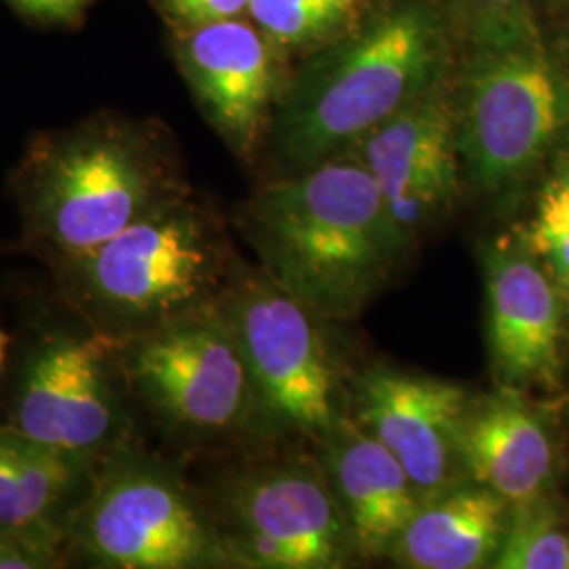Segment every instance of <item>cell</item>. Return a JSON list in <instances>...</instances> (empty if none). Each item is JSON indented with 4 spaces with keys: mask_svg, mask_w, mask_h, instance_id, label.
Listing matches in <instances>:
<instances>
[{
    "mask_svg": "<svg viewBox=\"0 0 569 569\" xmlns=\"http://www.w3.org/2000/svg\"><path fill=\"white\" fill-rule=\"evenodd\" d=\"M264 274L317 319H348L406 258V234L363 161L336 157L270 183L249 207Z\"/></svg>",
    "mask_w": 569,
    "mask_h": 569,
    "instance_id": "obj_1",
    "label": "cell"
},
{
    "mask_svg": "<svg viewBox=\"0 0 569 569\" xmlns=\"http://www.w3.org/2000/svg\"><path fill=\"white\" fill-rule=\"evenodd\" d=\"M451 103L472 186L512 194L569 146V56L547 39L531 7L475 13Z\"/></svg>",
    "mask_w": 569,
    "mask_h": 569,
    "instance_id": "obj_2",
    "label": "cell"
},
{
    "mask_svg": "<svg viewBox=\"0 0 569 569\" xmlns=\"http://www.w3.org/2000/svg\"><path fill=\"white\" fill-rule=\"evenodd\" d=\"M448 21L430 0H399L310 61L279 112V146L312 167L355 146L443 81Z\"/></svg>",
    "mask_w": 569,
    "mask_h": 569,
    "instance_id": "obj_3",
    "label": "cell"
},
{
    "mask_svg": "<svg viewBox=\"0 0 569 569\" xmlns=\"http://www.w3.org/2000/svg\"><path fill=\"white\" fill-rule=\"evenodd\" d=\"M182 194L146 127L98 117L32 143L18 176L21 239L56 268Z\"/></svg>",
    "mask_w": 569,
    "mask_h": 569,
    "instance_id": "obj_4",
    "label": "cell"
},
{
    "mask_svg": "<svg viewBox=\"0 0 569 569\" xmlns=\"http://www.w3.org/2000/svg\"><path fill=\"white\" fill-rule=\"evenodd\" d=\"M53 272L82 326L117 342L220 305L237 279L220 226L183 194Z\"/></svg>",
    "mask_w": 569,
    "mask_h": 569,
    "instance_id": "obj_5",
    "label": "cell"
},
{
    "mask_svg": "<svg viewBox=\"0 0 569 569\" xmlns=\"http://www.w3.org/2000/svg\"><path fill=\"white\" fill-rule=\"evenodd\" d=\"M68 555L102 569L232 568L216 517L138 441L98 467Z\"/></svg>",
    "mask_w": 569,
    "mask_h": 569,
    "instance_id": "obj_6",
    "label": "cell"
},
{
    "mask_svg": "<svg viewBox=\"0 0 569 569\" xmlns=\"http://www.w3.org/2000/svg\"><path fill=\"white\" fill-rule=\"evenodd\" d=\"M122 342L84 329H47L26 346L9 392L7 422L26 437L102 465L136 441Z\"/></svg>",
    "mask_w": 569,
    "mask_h": 569,
    "instance_id": "obj_7",
    "label": "cell"
},
{
    "mask_svg": "<svg viewBox=\"0 0 569 569\" xmlns=\"http://www.w3.org/2000/svg\"><path fill=\"white\" fill-rule=\"evenodd\" d=\"M122 361L136 406L178 435L258 427L249 367L222 302L122 342Z\"/></svg>",
    "mask_w": 569,
    "mask_h": 569,
    "instance_id": "obj_8",
    "label": "cell"
},
{
    "mask_svg": "<svg viewBox=\"0 0 569 569\" xmlns=\"http://www.w3.org/2000/svg\"><path fill=\"white\" fill-rule=\"evenodd\" d=\"M222 308L249 367L258 427L326 437L340 416L317 317L266 274L234 279Z\"/></svg>",
    "mask_w": 569,
    "mask_h": 569,
    "instance_id": "obj_9",
    "label": "cell"
},
{
    "mask_svg": "<svg viewBox=\"0 0 569 569\" xmlns=\"http://www.w3.org/2000/svg\"><path fill=\"white\" fill-rule=\"evenodd\" d=\"M216 521L232 568L340 569L357 555L327 475L308 465L237 475Z\"/></svg>",
    "mask_w": 569,
    "mask_h": 569,
    "instance_id": "obj_10",
    "label": "cell"
},
{
    "mask_svg": "<svg viewBox=\"0 0 569 569\" xmlns=\"http://www.w3.org/2000/svg\"><path fill=\"white\" fill-rule=\"evenodd\" d=\"M489 363L500 387L555 388L569 342V291L517 234L481 251Z\"/></svg>",
    "mask_w": 569,
    "mask_h": 569,
    "instance_id": "obj_11",
    "label": "cell"
},
{
    "mask_svg": "<svg viewBox=\"0 0 569 569\" xmlns=\"http://www.w3.org/2000/svg\"><path fill=\"white\" fill-rule=\"evenodd\" d=\"M357 422L406 468L427 498L467 481L458 439L467 388L390 367H371L357 382Z\"/></svg>",
    "mask_w": 569,
    "mask_h": 569,
    "instance_id": "obj_12",
    "label": "cell"
},
{
    "mask_svg": "<svg viewBox=\"0 0 569 569\" xmlns=\"http://www.w3.org/2000/svg\"><path fill=\"white\" fill-rule=\"evenodd\" d=\"M274 42L243 18L180 32V63L204 114L239 154L264 136L279 96L281 68Z\"/></svg>",
    "mask_w": 569,
    "mask_h": 569,
    "instance_id": "obj_13",
    "label": "cell"
},
{
    "mask_svg": "<svg viewBox=\"0 0 569 569\" xmlns=\"http://www.w3.org/2000/svg\"><path fill=\"white\" fill-rule=\"evenodd\" d=\"M100 465L0 427V536L68 557Z\"/></svg>",
    "mask_w": 569,
    "mask_h": 569,
    "instance_id": "obj_14",
    "label": "cell"
},
{
    "mask_svg": "<svg viewBox=\"0 0 569 569\" xmlns=\"http://www.w3.org/2000/svg\"><path fill=\"white\" fill-rule=\"evenodd\" d=\"M458 453L465 477L512 505L549 496L557 451L549 422L523 390L500 387L470 397Z\"/></svg>",
    "mask_w": 569,
    "mask_h": 569,
    "instance_id": "obj_15",
    "label": "cell"
},
{
    "mask_svg": "<svg viewBox=\"0 0 569 569\" xmlns=\"http://www.w3.org/2000/svg\"><path fill=\"white\" fill-rule=\"evenodd\" d=\"M326 441L327 479L345 512L355 549L367 559L390 557L422 493L401 462L359 422L340 418Z\"/></svg>",
    "mask_w": 569,
    "mask_h": 569,
    "instance_id": "obj_16",
    "label": "cell"
},
{
    "mask_svg": "<svg viewBox=\"0 0 569 569\" xmlns=\"http://www.w3.org/2000/svg\"><path fill=\"white\" fill-rule=\"evenodd\" d=\"M510 505L475 481L422 498L390 559L407 569L493 568L509 526Z\"/></svg>",
    "mask_w": 569,
    "mask_h": 569,
    "instance_id": "obj_17",
    "label": "cell"
},
{
    "mask_svg": "<svg viewBox=\"0 0 569 569\" xmlns=\"http://www.w3.org/2000/svg\"><path fill=\"white\" fill-rule=\"evenodd\" d=\"M361 161L385 199L428 178H458L453 103L439 81L361 140Z\"/></svg>",
    "mask_w": 569,
    "mask_h": 569,
    "instance_id": "obj_18",
    "label": "cell"
},
{
    "mask_svg": "<svg viewBox=\"0 0 569 569\" xmlns=\"http://www.w3.org/2000/svg\"><path fill=\"white\" fill-rule=\"evenodd\" d=\"M493 569H569V531L549 496L510 507Z\"/></svg>",
    "mask_w": 569,
    "mask_h": 569,
    "instance_id": "obj_19",
    "label": "cell"
},
{
    "mask_svg": "<svg viewBox=\"0 0 569 569\" xmlns=\"http://www.w3.org/2000/svg\"><path fill=\"white\" fill-rule=\"evenodd\" d=\"M517 237L569 291V146L547 167L533 213Z\"/></svg>",
    "mask_w": 569,
    "mask_h": 569,
    "instance_id": "obj_20",
    "label": "cell"
},
{
    "mask_svg": "<svg viewBox=\"0 0 569 569\" xmlns=\"http://www.w3.org/2000/svg\"><path fill=\"white\" fill-rule=\"evenodd\" d=\"M361 0H249V16L277 47L326 42L355 20Z\"/></svg>",
    "mask_w": 569,
    "mask_h": 569,
    "instance_id": "obj_21",
    "label": "cell"
},
{
    "mask_svg": "<svg viewBox=\"0 0 569 569\" xmlns=\"http://www.w3.org/2000/svg\"><path fill=\"white\" fill-rule=\"evenodd\" d=\"M157 4L178 32L213 21L243 18L249 11V0H157Z\"/></svg>",
    "mask_w": 569,
    "mask_h": 569,
    "instance_id": "obj_22",
    "label": "cell"
},
{
    "mask_svg": "<svg viewBox=\"0 0 569 569\" xmlns=\"http://www.w3.org/2000/svg\"><path fill=\"white\" fill-rule=\"evenodd\" d=\"M63 566L58 555L0 536V569H53Z\"/></svg>",
    "mask_w": 569,
    "mask_h": 569,
    "instance_id": "obj_23",
    "label": "cell"
},
{
    "mask_svg": "<svg viewBox=\"0 0 569 569\" xmlns=\"http://www.w3.org/2000/svg\"><path fill=\"white\" fill-rule=\"evenodd\" d=\"M16 2L28 13L49 18V20H68L84 4V0H16Z\"/></svg>",
    "mask_w": 569,
    "mask_h": 569,
    "instance_id": "obj_24",
    "label": "cell"
},
{
    "mask_svg": "<svg viewBox=\"0 0 569 569\" xmlns=\"http://www.w3.org/2000/svg\"><path fill=\"white\" fill-rule=\"evenodd\" d=\"M470 7V16L475 13H488V11H507L529 7V0H467Z\"/></svg>",
    "mask_w": 569,
    "mask_h": 569,
    "instance_id": "obj_25",
    "label": "cell"
},
{
    "mask_svg": "<svg viewBox=\"0 0 569 569\" xmlns=\"http://www.w3.org/2000/svg\"><path fill=\"white\" fill-rule=\"evenodd\" d=\"M7 348H9V336L2 331L0 327V369L4 366V357H7Z\"/></svg>",
    "mask_w": 569,
    "mask_h": 569,
    "instance_id": "obj_26",
    "label": "cell"
},
{
    "mask_svg": "<svg viewBox=\"0 0 569 569\" xmlns=\"http://www.w3.org/2000/svg\"><path fill=\"white\" fill-rule=\"evenodd\" d=\"M563 4H566V7L569 9V0H563Z\"/></svg>",
    "mask_w": 569,
    "mask_h": 569,
    "instance_id": "obj_27",
    "label": "cell"
}]
</instances>
